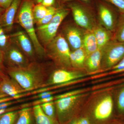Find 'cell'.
<instances>
[{"instance_id": "obj_1", "label": "cell", "mask_w": 124, "mask_h": 124, "mask_svg": "<svg viewBox=\"0 0 124 124\" xmlns=\"http://www.w3.org/2000/svg\"><path fill=\"white\" fill-rule=\"evenodd\" d=\"M7 72L27 92L45 87L49 75L42 65L36 61L23 67L7 68Z\"/></svg>"}, {"instance_id": "obj_2", "label": "cell", "mask_w": 124, "mask_h": 124, "mask_svg": "<svg viewBox=\"0 0 124 124\" xmlns=\"http://www.w3.org/2000/svg\"><path fill=\"white\" fill-rule=\"evenodd\" d=\"M32 0H23L21 2L16 17V22L23 28L33 44L36 54L40 58L46 56L44 47L38 39L34 27Z\"/></svg>"}, {"instance_id": "obj_3", "label": "cell", "mask_w": 124, "mask_h": 124, "mask_svg": "<svg viewBox=\"0 0 124 124\" xmlns=\"http://www.w3.org/2000/svg\"><path fill=\"white\" fill-rule=\"evenodd\" d=\"M46 55L54 61L61 69H69L71 67L69 45L63 36H56L51 42L44 47Z\"/></svg>"}, {"instance_id": "obj_4", "label": "cell", "mask_w": 124, "mask_h": 124, "mask_svg": "<svg viewBox=\"0 0 124 124\" xmlns=\"http://www.w3.org/2000/svg\"><path fill=\"white\" fill-rule=\"evenodd\" d=\"M69 13L68 9L64 8H57L49 22L44 26L37 27L36 32L38 39L45 47L56 36L59 26Z\"/></svg>"}, {"instance_id": "obj_5", "label": "cell", "mask_w": 124, "mask_h": 124, "mask_svg": "<svg viewBox=\"0 0 124 124\" xmlns=\"http://www.w3.org/2000/svg\"><path fill=\"white\" fill-rule=\"evenodd\" d=\"M101 50L100 68L104 69L113 68L124 57V42L111 40Z\"/></svg>"}, {"instance_id": "obj_6", "label": "cell", "mask_w": 124, "mask_h": 124, "mask_svg": "<svg viewBox=\"0 0 124 124\" xmlns=\"http://www.w3.org/2000/svg\"><path fill=\"white\" fill-rule=\"evenodd\" d=\"M83 93L54 100L56 115L60 124H65L72 119Z\"/></svg>"}, {"instance_id": "obj_7", "label": "cell", "mask_w": 124, "mask_h": 124, "mask_svg": "<svg viewBox=\"0 0 124 124\" xmlns=\"http://www.w3.org/2000/svg\"><path fill=\"white\" fill-rule=\"evenodd\" d=\"M69 7L76 24L86 31H93L95 24L88 9L83 5L78 3H71Z\"/></svg>"}, {"instance_id": "obj_8", "label": "cell", "mask_w": 124, "mask_h": 124, "mask_svg": "<svg viewBox=\"0 0 124 124\" xmlns=\"http://www.w3.org/2000/svg\"><path fill=\"white\" fill-rule=\"evenodd\" d=\"M11 44L15 45L26 55L30 62L35 61L36 53L31 39L23 31H20L9 35Z\"/></svg>"}, {"instance_id": "obj_9", "label": "cell", "mask_w": 124, "mask_h": 124, "mask_svg": "<svg viewBox=\"0 0 124 124\" xmlns=\"http://www.w3.org/2000/svg\"><path fill=\"white\" fill-rule=\"evenodd\" d=\"M4 60L7 68L23 67L31 62L20 50L11 43L4 52Z\"/></svg>"}, {"instance_id": "obj_10", "label": "cell", "mask_w": 124, "mask_h": 124, "mask_svg": "<svg viewBox=\"0 0 124 124\" xmlns=\"http://www.w3.org/2000/svg\"><path fill=\"white\" fill-rule=\"evenodd\" d=\"M83 76L84 74L79 72L66 69H57L49 75L45 87L69 83L83 77Z\"/></svg>"}, {"instance_id": "obj_11", "label": "cell", "mask_w": 124, "mask_h": 124, "mask_svg": "<svg viewBox=\"0 0 124 124\" xmlns=\"http://www.w3.org/2000/svg\"><path fill=\"white\" fill-rule=\"evenodd\" d=\"M26 92L27 91L15 80L8 76L5 75L1 79L0 99L9 97L15 99L16 95Z\"/></svg>"}, {"instance_id": "obj_12", "label": "cell", "mask_w": 124, "mask_h": 124, "mask_svg": "<svg viewBox=\"0 0 124 124\" xmlns=\"http://www.w3.org/2000/svg\"><path fill=\"white\" fill-rule=\"evenodd\" d=\"M113 102L110 95L102 98L95 105L93 111L94 118L98 121L106 120L110 117L112 113Z\"/></svg>"}, {"instance_id": "obj_13", "label": "cell", "mask_w": 124, "mask_h": 124, "mask_svg": "<svg viewBox=\"0 0 124 124\" xmlns=\"http://www.w3.org/2000/svg\"><path fill=\"white\" fill-rule=\"evenodd\" d=\"M22 1L14 0L1 16L0 19V27L4 29L6 32L8 33L12 31L16 14Z\"/></svg>"}, {"instance_id": "obj_14", "label": "cell", "mask_w": 124, "mask_h": 124, "mask_svg": "<svg viewBox=\"0 0 124 124\" xmlns=\"http://www.w3.org/2000/svg\"><path fill=\"white\" fill-rule=\"evenodd\" d=\"M98 12L102 26L110 31H115L117 23L112 10L107 6L100 3L98 6Z\"/></svg>"}, {"instance_id": "obj_15", "label": "cell", "mask_w": 124, "mask_h": 124, "mask_svg": "<svg viewBox=\"0 0 124 124\" xmlns=\"http://www.w3.org/2000/svg\"><path fill=\"white\" fill-rule=\"evenodd\" d=\"M64 38L73 50L82 47L84 33L79 28L73 26H67L64 29Z\"/></svg>"}, {"instance_id": "obj_16", "label": "cell", "mask_w": 124, "mask_h": 124, "mask_svg": "<svg viewBox=\"0 0 124 124\" xmlns=\"http://www.w3.org/2000/svg\"><path fill=\"white\" fill-rule=\"evenodd\" d=\"M93 31L97 42L98 49L101 50L111 40V32L101 25L95 24Z\"/></svg>"}, {"instance_id": "obj_17", "label": "cell", "mask_w": 124, "mask_h": 124, "mask_svg": "<svg viewBox=\"0 0 124 124\" xmlns=\"http://www.w3.org/2000/svg\"><path fill=\"white\" fill-rule=\"evenodd\" d=\"M101 50L98 49L86 57L85 66L89 72L97 70L101 67Z\"/></svg>"}, {"instance_id": "obj_18", "label": "cell", "mask_w": 124, "mask_h": 124, "mask_svg": "<svg viewBox=\"0 0 124 124\" xmlns=\"http://www.w3.org/2000/svg\"><path fill=\"white\" fill-rule=\"evenodd\" d=\"M32 109L35 124H60L57 119L46 116L42 111L40 105L33 106Z\"/></svg>"}, {"instance_id": "obj_19", "label": "cell", "mask_w": 124, "mask_h": 124, "mask_svg": "<svg viewBox=\"0 0 124 124\" xmlns=\"http://www.w3.org/2000/svg\"><path fill=\"white\" fill-rule=\"evenodd\" d=\"M82 47L87 56L98 49L97 42L93 31H86L84 33Z\"/></svg>"}, {"instance_id": "obj_20", "label": "cell", "mask_w": 124, "mask_h": 124, "mask_svg": "<svg viewBox=\"0 0 124 124\" xmlns=\"http://www.w3.org/2000/svg\"><path fill=\"white\" fill-rule=\"evenodd\" d=\"M87 55L83 47L71 51L70 59L71 66L76 68H82Z\"/></svg>"}, {"instance_id": "obj_21", "label": "cell", "mask_w": 124, "mask_h": 124, "mask_svg": "<svg viewBox=\"0 0 124 124\" xmlns=\"http://www.w3.org/2000/svg\"><path fill=\"white\" fill-rule=\"evenodd\" d=\"M33 121L32 108L28 107L19 110L18 116L14 124H32Z\"/></svg>"}, {"instance_id": "obj_22", "label": "cell", "mask_w": 124, "mask_h": 124, "mask_svg": "<svg viewBox=\"0 0 124 124\" xmlns=\"http://www.w3.org/2000/svg\"><path fill=\"white\" fill-rule=\"evenodd\" d=\"M48 10V7L41 4H37L33 7V16L35 23H37L44 17Z\"/></svg>"}, {"instance_id": "obj_23", "label": "cell", "mask_w": 124, "mask_h": 124, "mask_svg": "<svg viewBox=\"0 0 124 124\" xmlns=\"http://www.w3.org/2000/svg\"><path fill=\"white\" fill-rule=\"evenodd\" d=\"M19 110L11 111L0 116V124H14L18 116Z\"/></svg>"}, {"instance_id": "obj_24", "label": "cell", "mask_w": 124, "mask_h": 124, "mask_svg": "<svg viewBox=\"0 0 124 124\" xmlns=\"http://www.w3.org/2000/svg\"><path fill=\"white\" fill-rule=\"evenodd\" d=\"M114 39L121 42H124V14H121L117 23Z\"/></svg>"}, {"instance_id": "obj_25", "label": "cell", "mask_w": 124, "mask_h": 124, "mask_svg": "<svg viewBox=\"0 0 124 124\" xmlns=\"http://www.w3.org/2000/svg\"><path fill=\"white\" fill-rule=\"evenodd\" d=\"M42 111L46 116L53 119H56V111L54 101L48 102L40 105Z\"/></svg>"}, {"instance_id": "obj_26", "label": "cell", "mask_w": 124, "mask_h": 124, "mask_svg": "<svg viewBox=\"0 0 124 124\" xmlns=\"http://www.w3.org/2000/svg\"><path fill=\"white\" fill-rule=\"evenodd\" d=\"M48 11L44 17L36 23L37 27L44 26L49 22L53 17L57 9L53 6L48 7Z\"/></svg>"}, {"instance_id": "obj_27", "label": "cell", "mask_w": 124, "mask_h": 124, "mask_svg": "<svg viewBox=\"0 0 124 124\" xmlns=\"http://www.w3.org/2000/svg\"><path fill=\"white\" fill-rule=\"evenodd\" d=\"M10 44L9 36L6 35L4 30L0 27V49L4 52Z\"/></svg>"}, {"instance_id": "obj_28", "label": "cell", "mask_w": 124, "mask_h": 124, "mask_svg": "<svg viewBox=\"0 0 124 124\" xmlns=\"http://www.w3.org/2000/svg\"><path fill=\"white\" fill-rule=\"evenodd\" d=\"M117 107L121 112H124V86L120 91L117 99Z\"/></svg>"}, {"instance_id": "obj_29", "label": "cell", "mask_w": 124, "mask_h": 124, "mask_svg": "<svg viewBox=\"0 0 124 124\" xmlns=\"http://www.w3.org/2000/svg\"><path fill=\"white\" fill-rule=\"evenodd\" d=\"M114 5L121 14H124V0H106Z\"/></svg>"}, {"instance_id": "obj_30", "label": "cell", "mask_w": 124, "mask_h": 124, "mask_svg": "<svg viewBox=\"0 0 124 124\" xmlns=\"http://www.w3.org/2000/svg\"><path fill=\"white\" fill-rule=\"evenodd\" d=\"M83 90H75V91H69L63 94H59L54 97V100L60 99L63 98L68 97L73 95H77L83 93Z\"/></svg>"}, {"instance_id": "obj_31", "label": "cell", "mask_w": 124, "mask_h": 124, "mask_svg": "<svg viewBox=\"0 0 124 124\" xmlns=\"http://www.w3.org/2000/svg\"><path fill=\"white\" fill-rule=\"evenodd\" d=\"M54 100V97L53 96L42 98L39 99L37 100H35L32 103V105L33 106L36 105H41L43 103L52 101Z\"/></svg>"}, {"instance_id": "obj_32", "label": "cell", "mask_w": 124, "mask_h": 124, "mask_svg": "<svg viewBox=\"0 0 124 124\" xmlns=\"http://www.w3.org/2000/svg\"><path fill=\"white\" fill-rule=\"evenodd\" d=\"M112 69L115 72L123 71L124 70V57L120 62L115 66Z\"/></svg>"}, {"instance_id": "obj_33", "label": "cell", "mask_w": 124, "mask_h": 124, "mask_svg": "<svg viewBox=\"0 0 124 124\" xmlns=\"http://www.w3.org/2000/svg\"><path fill=\"white\" fill-rule=\"evenodd\" d=\"M14 0H0V7L6 9L11 5Z\"/></svg>"}, {"instance_id": "obj_34", "label": "cell", "mask_w": 124, "mask_h": 124, "mask_svg": "<svg viewBox=\"0 0 124 124\" xmlns=\"http://www.w3.org/2000/svg\"><path fill=\"white\" fill-rule=\"evenodd\" d=\"M19 108V107H8L7 108L0 109V115L5 113L11 111L16 110Z\"/></svg>"}, {"instance_id": "obj_35", "label": "cell", "mask_w": 124, "mask_h": 124, "mask_svg": "<svg viewBox=\"0 0 124 124\" xmlns=\"http://www.w3.org/2000/svg\"><path fill=\"white\" fill-rule=\"evenodd\" d=\"M18 101H9L7 102L1 103H0V109L7 108L9 107L10 106H11L12 104L16 103Z\"/></svg>"}, {"instance_id": "obj_36", "label": "cell", "mask_w": 124, "mask_h": 124, "mask_svg": "<svg viewBox=\"0 0 124 124\" xmlns=\"http://www.w3.org/2000/svg\"><path fill=\"white\" fill-rule=\"evenodd\" d=\"M55 2V0H43L41 4L46 7H52Z\"/></svg>"}, {"instance_id": "obj_37", "label": "cell", "mask_w": 124, "mask_h": 124, "mask_svg": "<svg viewBox=\"0 0 124 124\" xmlns=\"http://www.w3.org/2000/svg\"><path fill=\"white\" fill-rule=\"evenodd\" d=\"M78 124H91L90 121L88 118L86 117H82L77 120Z\"/></svg>"}, {"instance_id": "obj_38", "label": "cell", "mask_w": 124, "mask_h": 124, "mask_svg": "<svg viewBox=\"0 0 124 124\" xmlns=\"http://www.w3.org/2000/svg\"><path fill=\"white\" fill-rule=\"evenodd\" d=\"M0 67L4 70V52L0 49Z\"/></svg>"}, {"instance_id": "obj_39", "label": "cell", "mask_w": 124, "mask_h": 124, "mask_svg": "<svg viewBox=\"0 0 124 124\" xmlns=\"http://www.w3.org/2000/svg\"><path fill=\"white\" fill-rule=\"evenodd\" d=\"M15 98L13 97H9L2 98L0 99V103L4 102H7L9 101H13V100H15Z\"/></svg>"}, {"instance_id": "obj_40", "label": "cell", "mask_w": 124, "mask_h": 124, "mask_svg": "<svg viewBox=\"0 0 124 124\" xmlns=\"http://www.w3.org/2000/svg\"><path fill=\"white\" fill-rule=\"evenodd\" d=\"M66 124H78L77 120L76 119H73L70 120L69 122Z\"/></svg>"}, {"instance_id": "obj_41", "label": "cell", "mask_w": 124, "mask_h": 124, "mask_svg": "<svg viewBox=\"0 0 124 124\" xmlns=\"http://www.w3.org/2000/svg\"><path fill=\"white\" fill-rule=\"evenodd\" d=\"M5 75L4 73V69H2L0 67V79H1L2 77L4 76Z\"/></svg>"}, {"instance_id": "obj_42", "label": "cell", "mask_w": 124, "mask_h": 124, "mask_svg": "<svg viewBox=\"0 0 124 124\" xmlns=\"http://www.w3.org/2000/svg\"><path fill=\"white\" fill-rule=\"evenodd\" d=\"M5 10V9L0 7V18L1 17V16L2 15V14L4 12Z\"/></svg>"}, {"instance_id": "obj_43", "label": "cell", "mask_w": 124, "mask_h": 124, "mask_svg": "<svg viewBox=\"0 0 124 124\" xmlns=\"http://www.w3.org/2000/svg\"><path fill=\"white\" fill-rule=\"evenodd\" d=\"M73 0H62V2H67L68 1H70ZM81 0L82 1H88L89 0Z\"/></svg>"}, {"instance_id": "obj_44", "label": "cell", "mask_w": 124, "mask_h": 124, "mask_svg": "<svg viewBox=\"0 0 124 124\" xmlns=\"http://www.w3.org/2000/svg\"><path fill=\"white\" fill-rule=\"evenodd\" d=\"M37 4H41L43 0H35Z\"/></svg>"}, {"instance_id": "obj_45", "label": "cell", "mask_w": 124, "mask_h": 124, "mask_svg": "<svg viewBox=\"0 0 124 124\" xmlns=\"http://www.w3.org/2000/svg\"><path fill=\"white\" fill-rule=\"evenodd\" d=\"M120 124V123H117V124Z\"/></svg>"}, {"instance_id": "obj_46", "label": "cell", "mask_w": 124, "mask_h": 124, "mask_svg": "<svg viewBox=\"0 0 124 124\" xmlns=\"http://www.w3.org/2000/svg\"><path fill=\"white\" fill-rule=\"evenodd\" d=\"M1 79H0V81Z\"/></svg>"}]
</instances>
